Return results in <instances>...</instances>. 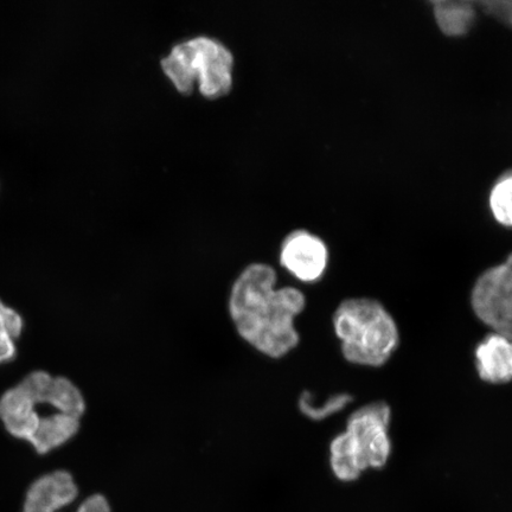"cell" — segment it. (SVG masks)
<instances>
[{"mask_svg": "<svg viewBox=\"0 0 512 512\" xmlns=\"http://www.w3.org/2000/svg\"><path fill=\"white\" fill-rule=\"evenodd\" d=\"M306 297L294 286H278L275 268L253 262L239 273L228 293L233 328L249 347L270 360H281L300 343L297 319Z\"/></svg>", "mask_w": 512, "mask_h": 512, "instance_id": "cell-1", "label": "cell"}, {"mask_svg": "<svg viewBox=\"0 0 512 512\" xmlns=\"http://www.w3.org/2000/svg\"><path fill=\"white\" fill-rule=\"evenodd\" d=\"M332 325L345 360L357 366L381 367L399 345L394 318L377 300L351 298L337 307Z\"/></svg>", "mask_w": 512, "mask_h": 512, "instance_id": "cell-2", "label": "cell"}, {"mask_svg": "<svg viewBox=\"0 0 512 512\" xmlns=\"http://www.w3.org/2000/svg\"><path fill=\"white\" fill-rule=\"evenodd\" d=\"M390 418V408L383 402L369 403L350 415L345 431L330 444V467L338 480L352 483L368 469L387 465L392 453Z\"/></svg>", "mask_w": 512, "mask_h": 512, "instance_id": "cell-3", "label": "cell"}, {"mask_svg": "<svg viewBox=\"0 0 512 512\" xmlns=\"http://www.w3.org/2000/svg\"><path fill=\"white\" fill-rule=\"evenodd\" d=\"M162 69L179 93L191 94L198 83L202 95L216 99L233 87L234 55L217 38L197 36L176 44Z\"/></svg>", "mask_w": 512, "mask_h": 512, "instance_id": "cell-4", "label": "cell"}, {"mask_svg": "<svg viewBox=\"0 0 512 512\" xmlns=\"http://www.w3.org/2000/svg\"><path fill=\"white\" fill-rule=\"evenodd\" d=\"M471 304L480 322L495 334L512 339V254L504 264L480 275Z\"/></svg>", "mask_w": 512, "mask_h": 512, "instance_id": "cell-5", "label": "cell"}, {"mask_svg": "<svg viewBox=\"0 0 512 512\" xmlns=\"http://www.w3.org/2000/svg\"><path fill=\"white\" fill-rule=\"evenodd\" d=\"M79 495L78 485L69 472L48 473L32 483L25 498L23 512H59ZM76 512H113L104 495L94 494L80 504Z\"/></svg>", "mask_w": 512, "mask_h": 512, "instance_id": "cell-6", "label": "cell"}, {"mask_svg": "<svg viewBox=\"0 0 512 512\" xmlns=\"http://www.w3.org/2000/svg\"><path fill=\"white\" fill-rule=\"evenodd\" d=\"M328 261L329 252L324 241L306 230L288 234L281 243L280 265L300 283H317L323 278Z\"/></svg>", "mask_w": 512, "mask_h": 512, "instance_id": "cell-7", "label": "cell"}, {"mask_svg": "<svg viewBox=\"0 0 512 512\" xmlns=\"http://www.w3.org/2000/svg\"><path fill=\"white\" fill-rule=\"evenodd\" d=\"M41 415L34 401L19 386L6 390L0 398V420L12 437L28 441L35 434Z\"/></svg>", "mask_w": 512, "mask_h": 512, "instance_id": "cell-8", "label": "cell"}, {"mask_svg": "<svg viewBox=\"0 0 512 512\" xmlns=\"http://www.w3.org/2000/svg\"><path fill=\"white\" fill-rule=\"evenodd\" d=\"M475 355L480 379L492 384L512 381V339L492 332L478 344Z\"/></svg>", "mask_w": 512, "mask_h": 512, "instance_id": "cell-9", "label": "cell"}, {"mask_svg": "<svg viewBox=\"0 0 512 512\" xmlns=\"http://www.w3.org/2000/svg\"><path fill=\"white\" fill-rule=\"evenodd\" d=\"M81 420L62 413L41 416L29 444L37 453L46 454L69 443L79 433Z\"/></svg>", "mask_w": 512, "mask_h": 512, "instance_id": "cell-10", "label": "cell"}, {"mask_svg": "<svg viewBox=\"0 0 512 512\" xmlns=\"http://www.w3.org/2000/svg\"><path fill=\"white\" fill-rule=\"evenodd\" d=\"M433 11L439 28L448 36L465 35L475 21V6L470 2L439 0L433 3Z\"/></svg>", "mask_w": 512, "mask_h": 512, "instance_id": "cell-11", "label": "cell"}, {"mask_svg": "<svg viewBox=\"0 0 512 512\" xmlns=\"http://www.w3.org/2000/svg\"><path fill=\"white\" fill-rule=\"evenodd\" d=\"M352 401L348 394H337L331 396L322 405H316L313 401V395L310 392H303L299 396L298 408L300 413L312 421H323L330 416L343 411L345 407Z\"/></svg>", "mask_w": 512, "mask_h": 512, "instance_id": "cell-12", "label": "cell"}, {"mask_svg": "<svg viewBox=\"0 0 512 512\" xmlns=\"http://www.w3.org/2000/svg\"><path fill=\"white\" fill-rule=\"evenodd\" d=\"M490 208L496 221L512 227V171L499 178L490 194Z\"/></svg>", "mask_w": 512, "mask_h": 512, "instance_id": "cell-13", "label": "cell"}, {"mask_svg": "<svg viewBox=\"0 0 512 512\" xmlns=\"http://www.w3.org/2000/svg\"><path fill=\"white\" fill-rule=\"evenodd\" d=\"M23 325L22 316L0 300V334L8 335L16 341L21 336Z\"/></svg>", "mask_w": 512, "mask_h": 512, "instance_id": "cell-14", "label": "cell"}, {"mask_svg": "<svg viewBox=\"0 0 512 512\" xmlns=\"http://www.w3.org/2000/svg\"><path fill=\"white\" fill-rule=\"evenodd\" d=\"M480 5L490 15L512 25V2H484Z\"/></svg>", "mask_w": 512, "mask_h": 512, "instance_id": "cell-15", "label": "cell"}, {"mask_svg": "<svg viewBox=\"0 0 512 512\" xmlns=\"http://www.w3.org/2000/svg\"><path fill=\"white\" fill-rule=\"evenodd\" d=\"M17 354L15 339L0 334V364L14 360Z\"/></svg>", "mask_w": 512, "mask_h": 512, "instance_id": "cell-16", "label": "cell"}]
</instances>
